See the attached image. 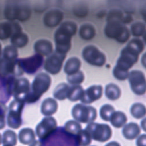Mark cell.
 Returning a JSON list of instances; mask_svg holds the SVG:
<instances>
[{
	"label": "cell",
	"instance_id": "obj_26",
	"mask_svg": "<svg viewBox=\"0 0 146 146\" xmlns=\"http://www.w3.org/2000/svg\"><path fill=\"white\" fill-rule=\"evenodd\" d=\"M70 86L66 83L62 82L58 84L54 90V97L59 100H63L67 98Z\"/></svg>",
	"mask_w": 146,
	"mask_h": 146
},
{
	"label": "cell",
	"instance_id": "obj_34",
	"mask_svg": "<svg viewBox=\"0 0 146 146\" xmlns=\"http://www.w3.org/2000/svg\"><path fill=\"white\" fill-rule=\"evenodd\" d=\"M115 111L114 107L109 104L103 105L99 110V114L100 117L105 121H109L112 113Z\"/></svg>",
	"mask_w": 146,
	"mask_h": 146
},
{
	"label": "cell",
	"instance_id": "obj_47",
	"mask_svg": "<svg viewBox=\"0 0 146 146\" xmlns=\"http://www.w3.org/2000/svg\"><path fill=\"white\" fill-rule=\"evenodd\" d=\"M143 39L145 43L146 44V30L144 32V33L143 34Z\"/></svg>",
	"mask_w": 146,
	"mask_h": 146
},
{
	"label": "cell",
	"instance_id": "obj_6",
	"mask_svg": "<svg viewBox=\"0 0 146 146\" xmlns=\"http://www.w3.org/2000/svg\"><path fill=\"white\" fill-rule=\"evenodd\" d=\"M73 118L78 122L89 123L94 121L97 117L96 110L92 106L77 103L71 110Z\"/></svg>",
	"mask_w": 146,
	"mask_h": 146
},
{
	"label": "cell",
	"instance_id": "obj_22",
	"mask_svg": "<svg viewBox=\"0 0 146 146\" xmlns=\"http://www.w3.org/2000/svg\"><path fill=\"white\" fill-rule=\"evenodd\" d=\"M29 42L27 35L22 31L14 33L10 37L11 44L17 48H21L26 46Z\"/></svg>",
	"mask_w": 146,
	"mask_h": 146
},
{
	"label": "cell",
	"instance_id": "obj_42",
	"mask_svg": "<svg viewBox=\"0 0 146 146\" xmlns=\"http://www.w3.org/2000/svg\"><path fill=\"white\" fill-rule=\"evenodd\" d=\"M136 144L138 146H146V134L141 135L136 141Z\"/></svg>",
	"mask_w": 146,
	"mask_h": 146
},
{
	"label": "cell",
	"instance_id": "obj_2",
	"mask_svg": "<svg viewBox=\"0 0 146 146\" xmlns=\"http://www.w3.org/2000/svg\"><path fill=\"white\" fill-rule=\"evenodd\" d=\"M77 31L76 24L72 21L63 22L54 34L55 51L67 54L71 47L72 37Z\"/></svg>",
	"mask_w": 146,
	"mask_h": 146
},
{
	"label": "cell",
	"instance_id": "obj_48",
	"mask_svg": "<svg viewBox=\"0 0 146 146\" xmlns=\"http://www.w3.org/2000/svg\"><path fill=\"white\" fill-rule=\"evenodd\" d=\"M1 52H2V46H1V44L0 43V56L1 55Z\"/></svg>",
	"mask_w": 146,
	"mask_h": 146
},
{
	"label": "cell",
	"instance_id": "obj_43",
	"mask_svg": "<svg viewBox=\"0 0 146 146\" xmlns=\"http://www.w3.org/2000/svg\"><path fill=\"white\" fill-rule=\"evenodd\" d=\"M132 19H132V17H131V15H126V16H124L122 22H123V23H129L130 22H131Z\"/></svg>",
	"mask_w": 146,
	"mask_h": 146
},
{
	"label": "cell",
	"instance_id": "obj_5",
	"mask_svg": "<svg viewBox=\"0 0 146 146\" xmlns=\"http://www.w3.org/2000/svg\"><path fill=\"white\" fill-rule=\"evenodd\" d=\"M25 103L23 100L17 99L10 103L6 116L7 124L10 128L18 129L22 125V113Z\"/></svg>",
	"mask_w": 146,
	"mask_h": 146
},
{
	"label": "cell",
	"instance_id": "obj_21",
	"mask_svg": "<svg viewBox=\"0 0 146 146\" xmlns=\"http://www.w3.org/2000/svg\"><path fill=\"white\" fill-rule=\"evenodd\" d=\"M80 67V60L75 56L71 57L66 62L64 66V71L67 75H71L79 71Z\"/></svg>",
	"mask_w": 146,
	"mask_h": 146
},
{
	"label": "cell",
	"instance_id": "obj_25",
	"mask_svg": "<svg viewBox=\"0 0 146 146\" xmlns=\"http://www.w3.org/2000/svg\"><path fill=\"white\" fill-rule=\"evenodd\" d=\"M104 94L108 99L115 100L120 98L121 95V90L119 87L116 84L110 83L105 87Z\"/></svg>",
	"mask_w": 146,
	"mask_h": 146
},
{
	"label": "cell",
	"instance_id": "obj_14",
	"mask_svg": "<svg viewBox=\"0 0 146 146\" xmlns=\"http://www.w3.org/2000/svg\"><path fill=\"white\" fill-rule=\"evenodd\" d=\"M102 94L103 87L102 86L92 85L84 90L80 100L83 103L90 104L99 99L102 96Z\"/></svg>",
	"mask_w": 146,
	"mask_h": 146
},
{
	"label": "cell",
	"instance_id": "obj_40",
	"mask_svg": "<svg viewBox=\"0 0 146 146\" xmlns=\"http://www.w3.org/2000/svg\"><path fill=\"white\" fill-rule=\"evenodd\" d=\"M129 71L122 70L116 66L113 69V75L114 77L120 80H124L128 78L129 75Z\"/></svg>",
	"mask_w": 146,
	"mask_h": 146
},
{
	"label": "cell",
	"instance_id": "obj_44",
	"mask_svg": "<svg viewBox=\"0 0 146 146\" xmlns=\"http://www.w3.org/2000/svg\"><path fill=\"white\" fill-rule=\"evenodd\" d=\"M140 13H141V14L142 15V17H143L144 21L146 23V4L141 8V9L140 10Z\"/></svg>",
	"mask_w": 146,
	"mask_h": 146
},
{
	"label": "cell",
	"instance_id": "obj_38",
	"mask_svg": "<svg viewBox=\"0 0 146 146\" xmlns=\"http://www.w3.org/2000/svg\"><path fill=\"white\" fill-rule=\"evenodd\" d=\"M124 15L121 10L113 9L109 11L107 15V21H123Z\"/></svg>",
	"mask_w": 146,
	"mask_h": 146
},
{
	"label": "cell",
	"instance_id": "obj_17",
	"mask_svg": "<svg viewBox=\"0 0 146 146\" xmlns=\"http://www.w3.org/2000/svg\"><path fill=\"white\" fill-rule=\"evenodd\" d=\"M33 47L35 53L39 54L43 56H48L54 51L52 42L45 39L36 40L34 43Z\"/></svg>",
	"mask_w": 146,
	"mask_h": 146
},
{
	"label": "cell",
	"instance_id": "obj_13",
	"mask_svg": "<svg viewBox=\"0 0 146 146\" xmlns=\"http://www.w3.org/2000/svg\"><path fill=\"white\" fill-rule=\"evenodd\" d=\"M131 88L137 95L146 92V78L144 73L139 70H132L128 77Z\"/></svg>",
	"mask_w": 146,
	"mask_h": 146
},
{
	"label": "cell",
	"instance_id": "obj_37",
	"mask_svg": "<svg viewBox=\"0 0 146 146\" xmlns=\"http://www.w3.org/2000/svg\"><path fill=\"white\" fill-rule=\"evenodd\" d=\"M74 15L79 18L85 17L88 13V6L83 3H77L73 8Z\"/></svg>",
	"mask_w": 146,
	"mask_h": 146
},
{
	"label": "cell",
	"instance_id": "obj_10",
	"mask_svg": "<svg viewBox=\"0 0 146 146\" xmlns=\"http://www.w3.org/2000/svg\"><path fill=\"white\" fill-rule=\"evenodd\" d=\"M31 85L29 80L25 78H19L13 79L10 87L11 95L14 99L23 100L30 91Z\"/></svg>",
	"mask_w": 146,
	"mask_h": 146
},
{
	"label": "cell",
	"instance_id": "obj_46",
	"mask_svg": "<svg viewBox=\"0 0 146 146\" xmlns=\"http://www.w3.org/2000/svg\"><path fill=\"white\" fill-rule=\"evenodd\" d=\"M140 125L141 128L146 132V117L144 118L140 122Z\"/></svg>",
	"mask_w": 146,
	"mask_h": 146
},
{
	"label": "cell",
	"instance_id": "obj_12",
	"mask_svg": "<svg viewBox=\"0 0 146 146\" xmlns=\"http://www.w3.org/2000/svg\"><path fill=\"white\" fill-rule=\"evenodd\" d=\"M66 54L54 51L48 55L43 63L44 69L49 74L55 75L58 74L63 66Z\"/></svg>",
	"mask_w": 146,
	"mask_h": 146
},
{
	"label": "cell",
	"instance_id": "obj_27",
	"mask_svg": "<svg viewBox=\"0 0 146 146\" xmlns=\"http://www.w3.org/2000/svg\"><path fill=\"white\" fill-rule=\"evenodd\" d=\"M64 130L68 135L75 136L82 129L81 125L76 120H70L66 122L64 125Z\"/></svg>",
	"mask_w": 146,
	"mask_h": 146
},
{
	"label": "cell",
	"instance_id": "obj_15",
	"mask_svg": "<svg viewBox=\"0 0 146 146\" xmlns=\"http://www.w3.org/2000/svg\"><path fill=\"white\" fill-rule=\"evenodd\" d=\"M22 31L19 24L14 21L0 23V40H5L10 38L15 32Z\"/></svg>",
	"mask_w": 146,
	"mask_h": 146
},
{
	"label": "cell",
	"instance_id": "obj_30",
	"mask_svg": "<svg viewBox=\"0 0 146 146\" xmlns=\"http://www.w3.org/2000/svg\"><path fill=\"white\" fill-rule=\"evenodd\" d=\"M2 143L3 145L14 146L17 143V135L16 133L10 129L6 130L2 134Z\"/></svg>",
	"mask_w": 146,
	"mask_h": 146
},
{
	"label": "cell",
	"instance_id": "obj_23",
	"mask_svg": "<svg viewBox=\"0 0 146 146\" xmlns=\"http://www.w3.org/2000/svg\"><path fill=\"white\" fill-rule=\"evenodd\" d=\"M80 37L86 40H91L96 35V30L93 25L90 23H84L81 25L79 30Z\"/></svg>",
	"mask_w": 146,
	"mask_h": 146
},
{
	"label": "cell",
	"instance_id": "obj_49",
	"mask_svg": "<svg viewBox=\"0 0 146 146\" xmlns=\"http://www.w3.org/2000/svg\"><path fill=\"white\" fill-rule=\"evenodd\" d=\"M1 142H2V137H1V135L0 134V144H1Z\"/></svg>",
	"mask_w": 146,
	"mask_h": 146
},
{
	"label": "cell",
	"instance_id": "obj_35",
	"mask_svg": "<svg viewBox=\"0 0 146 146\" xmlns=\"http://www.w3.org/2000/svg\"><path fill=\"white\" fill-rule=\"evenodd\" d=\"M84 75L80 70L72 74L67 75V80L68 83L71 85L80 84L84 81Z\"/></svg>",
	"mask_w": 146,
	"mask_h": 146
},
{
	"label": "cell",
	"instance_id": "obj_7",
	"mask_svg": "<svg viewBox=\"0 0 146 146\" xmlns=\"http://www.w3.org/2000/svg\"><path fill=\"white\" fill-rule=\"evenodd\" d=\"M85 129L88 132L92 139L97 141H106L112 136V129L106 124L91 122L88 123Z\"/></svg>",
	"mask_w": 146,
	"mask_h": 146
},
{
	"label": "cell",
	"instance_id": "obj_9",
	"mask_svg": "<svg viewBox=\"0 0 146 146\" xmlns=\"http://www.w3.org/2000/svg\"><path fill=\"white\" fill-rule=\"evenodd\" d=\"M57 126V121L54 117L46 116L37 124L35 132L40 140H45L56 130Z\"/></svg>",
	"mask_w": 146,
	"mask_h": 146
},
{
	"label": "cell",
	"instance_id": "obj_45",
	"mask_svg": "<svg viewBox=\"0 0 146 146\" xmlns=\"http://www.w3.org/2000/svg\"><path fill=\"white\" fill-rule=\"evenodd\" d=\"M141 63L143 67L146 68V52L143 54L141 58Z\"/></svg>",
	"mask_w": 146,
	"mask_h": 146
},
{
	"label": "cell",
	"instance_id": "obj_16",
	"mask_svg": "<svg viewBox=\"0 0 146 146\" xmlns=\"http://www.w3.org/2000/svg\"><path fill=\"white\" fill-rule=\"evenodd\" d=\"M63 18L62 11L58 9H52L47 11L43 18V23L48 27H54L58 25Z\"/></svg>",
	"mask_w": 146,
	"mask_h": 146
},
{
	"label": "cell",
	"instance_id": "obj_4",
	"mask_svg": "<svg viewBox=\"0 0 146 146\" xmlns=\"http://www.w3.org/2000/svg\"><path fill=\"white\" fill-rule=\"evenodd\" d=\"M104 34L111 39L123 43L129 38L130 32L128 27L120 21H108L104 27Z\"/></svg>",
	"mask_w": 146,
	"mask_h": 146
},
{
	"label": "cell",
	"instance_id": "obj_18",
	"mask_svg": "<svg viewBox=\"0 0 146 146\" xmlns=\"http://www.w3.org/2000/svg\"><path fill=\"white\" fill-rule=\"evenodd\" d=\"M58 108L56 100L52 98H47L44 99L41 104L40 112L44 116H51L57 111Z\"/></svg>",
	"mask_w": 146,
	"mask_h": 146
},
{
	"label": "cell",
	"instance_id": "obj_41",
	"mask_svg": "<svg viewBox=\"0 0 146 146\" xmlns=\"http://www.w3.org/2000/svg\"><path fill=\"white\" fill-rule=\"evenodd\" d=\"M7 107L5 104L0 102V129L5 128L6 125V114Z\"/></svg>",
	"mask_w": 146,
	"mask_h": 146
},
{
	"label": "cell",
	"instance_id": "obj_3",
	"mask_svg": "<svg viewBox=\"0 0 146 146\" xmlns=\"http://www.w3.org/2000/svg\"><path fill=\"white\" fill-rule=\"evenodd\" d=\"M51 83V78L48 74L45 72L38 74L32 82L30 91L25 99V102L33 103L38 101L49 89Z\"/></svg>",
	"mask_w": 146,
	"mask_h": 146
},
{
	"label": "cell",
	"instance_id": "obj_11",
	"mask_svg": "<svg viewBox=\"0 0 146 146\" xmlns=\"http://www.w3.org/2000/svg\"><path fill=\"white\" fill-rule=\"evenodd\" d=\"M18 64L23 72L27 74H34L44 63L43 56L36 53L35 55L22 59H18Z\"/></svg>",
	"mask_w": 146,
	"mask_h": 146
},
{
	"label": "cell",
	"instance_id": "obj_20",
	"mask_svg": "<svg viewBox=\"0 0 146 146\" xmlns=\"http://www.w3.org/2000/svg\"><path fill=\"white\" fill-rule=\"evenodd\" d=\"M140 133V128L139 125L134 122H130L124 125L122 129L123 136L128 140L136 138Z\"/></svg>",
	"mask_w": 146,
	"mask_h": 146
},
{
	"label": "cell",
	"instance_id": "obj_1",
	"mask_svg": "<svg viewBox=\"0 0 146 146\" xmlns=\"http://www.w3.org/2000/svg\"><path fill=\"white\" fill-rule=\"evenodd\" d=\"M144 46L141 39L136 38L132 39L121 51L120 56L118 58L115 66L128 71L137 62L139 54L144 50Z\"/></svg>",
	"mask_w": 146,
	"mask_h": 146
},
{
	"label": "cell",
	"instance_id": "obj_19",
	"mask_svg": "<svg viewBox=\"0 0 146 146\" xmlns=\"http://www.w3.org/2000/svg\"><path fill=\"white\" fill-rule=\"evenodd\" d=\"M19 142L25 145H33L35 141V133L30 128L21 129L18 133Z\"/></svg>",
	"mask_w": 146,
	"mask_h": 146
},
{
	"label": "cell",
	"instance_id": "obj_8",
	"mask_svg": "<svg viewBox=\"0 0 146 146\" xmlns=\"http://www.w3.org/2000/svg\"><path fill=\"white\" fill-rule=\"evenodd\" d=\"M82 57L88 64L98 67L103 66L106 62L105 55L93 45H88L84 47Z\"/></svg>",
	"mask_w": 146,
	"mask_h": 146
},
{
	"label": "cell",
	"instance_id": "obj_29",
	"mask_svg": "<svg viewBox=\"0 0 146 146\" xmlns=\"http://www.w3.org/2000/svg\"><path fill=\"white\" fill-rule=\"evenodd\" d=\"M3 59L8 62H12L17 60L18 55L17 47L11 45L5 46L2 51Z\"/></svg>",
	"mask_w": 146,
	"mask_h": 146
},
{
	"label": "cell",
	"instance_id": "obj_33",
	"mask_svg": "<svg viewBox=\"0 0 146 146\" xmlns=\"http://www.w3.org/2000/svg\"><path fill=\"white\" fill-rule=\"evenodd\" d=\"M30 8L25 5H17V19L20 21H25L27 20L31 15Z\"/></svg>",
	"mask_w": 146,
	"mask_h": 146
},
{
	"label": "cell",
	"instance_id": "obj_36",
	"mask_svg": "<svg viewBox=\"0 0 146 146\" xmlns=\"http://www.w3.org/2000/svg\"><path fill=\"white\" fill-rule=\"evenodd\" d=\"M146 30L145 25L141 22H136L131 26V32L134 36H140Z\"/></svg>",
	"mask_w": 146,
	"mask_h": 146
},
{
	"label": "cell",
	"instance_id": "obj_24",
	"mask_svg": "<svg viewBox=\"0 0 146 146\" xmlns=\"http://www.w3.org/2000/svg\"><path fill=\"white\" fill-rule=\"evenodd\" d=\"M84 90L80 84H74L70 86L67 98L72 102H76L80 100Z\"/></svg>",
	"mask_w": 146,
	"mask_h": 146
},
{
	"label": "cell",
	"instance_id": "obj_32",
	"mask_svg": "<svg viewBox=\"0 0 146 146\" xmlns=\"http://www.w3.org/2000/svg\"><path fill=\"white\" fill-rule=\"evenodd\" d=\"M130 112L135 118L141 119L146 115V107L141 103H135L131 106Z\"/></svg>",
	"mask_w": 146,
	"mask_h": 146
},
{
	"label": "cell",
	"instance_id": "obj_31",
	"mask_svg": "<svg viewBox=\"0 0 146 146\" xmlns=\"http://www.w3.org/2000/svg\"><path fill=\"white\" fill-rule=\"evenodd\" d=\"M91 137L88 132L86 129H82L75 137V145H88L91 143Z\"/></svg>",
	"mask_w": 146,
	"mask_h": 146
},
{
	"label": "cell",
	"instance_id": "obj_39",
	"mask_svg": "<svg viewBox=\"0 0 146 146\" xmlns=\"http://www.w3.org/2000/svg\"><path fill=\"white\" fill-rule=\"evenodd\" d=\"M17 5H8L4 10V15L6 19L9 21H14L17 19Z\"/></svg>",
	"mask_w": 146,
	"mask_h": 146
},
{
	"label": "cell",
	"instance_id": "obj_28",
	"mask_svg": "<svg viewBox=\"0 0 146 146\" xmlns=\"http://www.w3.org/2000/svg\"><path fill=\"white\" fill-rule=\"evenodd\" d=\"M110 121L113 127L121 128L127 122V117L124 112L121 111H115L112 113Z\"/></svg>",
	"mask_w": 146,
	"mask_h": 146
}]
</instances>
